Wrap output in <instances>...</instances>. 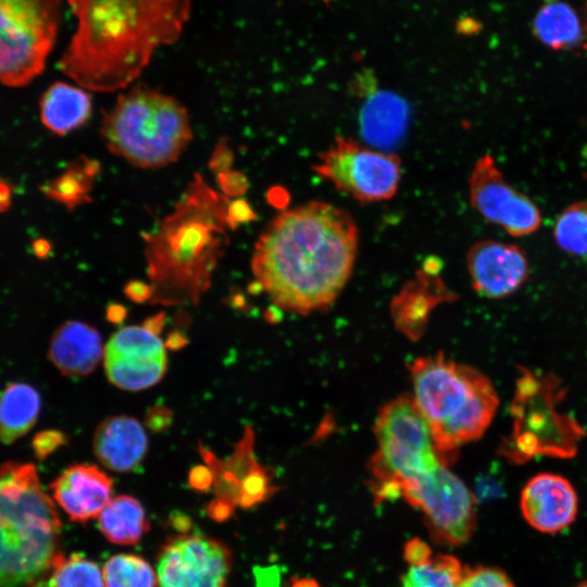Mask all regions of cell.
Masks as SVG:
<instances>
[{
  "instance_id": "obj_50",
  "label": "cell",
  "mask_w": 587,
  "mask_h": 587,
  "mask_svg": "<svg viewBox=\"0 0 587 587\" xmlns=\"http://www.w3.org/2000/svg\"><path fill=\"white\" fill-rule=\"evenodd\" d=\"M586 13H587V3H586Z\"/></svg>"
},
{
  "instance_id": "obj_20",
  "label": "cell",
  "mask_w": 587,
  "mask_h": 587,
  "mask_svg": "<svg viewBox=\"0 0 587 587\" xmlns=\"http://www.w3.org/2000/svg\"><path fill=\"white\" fill-rule=\"evenodd\" d=\"M434 260L421 268L415 278L409 282L394 301V316L397 325L413 337V325L420 333L426 314L441 297L447 295L444 283L438 276V264Z\"/></svg>"
},
{
  "instance_id": "obj_12",
  "label": "cell",
  "mask_w": 587,
  "mask_h": 587,
  "mask_svg": "<svg viewBox=\"0 0 587 587\" xmlns=\"http://www.w3.org/2000/svg\"><path fill=\"white\" fill-rule=\"evenodd\" d=\"M469 192L472 207L511 236H527L540 226L541 214L535 202L505 180L490 154L475 162Z\"/></svg>"
},
{
  "instance_id": "obj_10",
  "label": "cell",
  "mask_w": 587,
  "mask_h": 587,
  "mask_svg": "<svg viewBox=\"0 0 587 587\" xmlns=\"http://www.w3.org/2000/svg\"><path fill=\"white\" fill-rule=\"evenodd\" d=\"M422 512L432 538L444 546L465 544L476 525V500L449 466L442 465L409 486L401 496Z\"/></svg>"
},
{
  "instance_id": "obj_47",
  "label": "cell",
  "mask_w": 587,
  "mask_h": 587,
  "mask_svg": "<svg viewBox=\"0 0 587 587\" xmlns=\"http://www.w3.org/2000/svg\"><path fill=\"white\" fill-rule=\"evenodd\" d=\"M35 252L38 257H45L50 250V246L45 240H39L34 246Z\"/></svg>"
},
{
  "instance_id": "obj_19",
  "label": "cell",
  "mask_w": 587,
  "mask_h": 587,
  "mask_svg": "<svg viewBox=\"0 0 587 587\" xmlns=\"http://www.w3.org/2000/svg\"><path fill=\"white\" fill-rule=\"evenodd\" d=\"M254 434L245 427L241 439L226 460H220L212 451L199 445V451L213 474L215 500L233 510L239 503L240 487L245 478L260 464L253 452Z\"/></svg>"
},
{
  "instance_id": "obj_14",
  "label": "cell",
  "mask_w": 587,
  "mask_h": 587,
  "mask_svg": "<svg viewBox=\"0 0 587 587\" xmlns=\"http://www.w3.org/2000/svg\"><path fill=\"white\" fill-rule=\"evenodd\" d=\"M466 268L474 290L489 299H503L527 280L529 263L516 245L496 240L475 242L466 253Z\"/></svg>"
},
{
  "instance_id": "obj_35",
  "label": "cell",
  "mask_w": 587,
  "mask_h": 587,
  "mask_svg": "<svg viewBox=\"0 0 587 587\" xmlns=\"http://www.w3.org/2000/svg\"><path fill=\"white\" fill-rule=\"evenodd\" d=\"M226 218L229 230L235 232L241 224L254 221L257 214L251 204L241 197L229 201Z\"/></svg>"
},
{
  "instance_id": "obj_46",
  "label": "cell",
  "mask_w": 587,
  "mask_h": 587,
  "mask_svg": "<svg viewBox=\"0 0 587 587\" xmlns=\"http://www.w3.org/2000/svg\"><path fill=\"white\" fill-rule=\"evenodd\" d=\"M287 587H320L317 582L312 578H292Z\"/></svg>"
},
{
  "instance_id": "obj_37",
  "label": "cell",
  "mask_w": 587,
  "mask_h": 587,
  "mask_svg": "<svg viewBox=\"0 0 587 587\" xmlns=\"http://www.w3.org/2000/svg\"><path fill=\"white\" fill-rule=\"evenodd\" d=\"M172 411L163 404L152 405L147 411L145 416L146 426L154 433L167 430L172 424Z\"/></svg>"
},
{
  "instance_id": "obj_5",
  "label": "cell",
  "mask_w": 587,
  "mask_h": 587,
  "mask_svg": "<svg viewBox=\"0 0 587 587\" xmlns=\"http://www.w3.org/2000/svg\"><path fill=\"white\" fill-rule=\"evenodd\" d=\"M409 371L412 397L450 465L462 446L479 439L489 427L499 404L496 389L482 372L442 353L414 359Z\"/></svg>"
},
{
  "instance_id": "obj_25",
  "label": "cell",
  "mask_w": 587,
  "mask_h": 587,
  "mask_svg": "<svg viewBox=\"0 0 587 587\" xmlns=\"http://www.w3.org/2000/svg\"><path fill=\"white\" fill-rule=\"evenodd\" d=\"M101 172V163L86 155L72 161L65 171L47 182L40 190L49 199L73 211L92 201L93 184Z\"/></svg>"
},
{
  "instance_id": "obj_39",
  "label": "cell",
  "mask_w": 587,
  "mask_h": 587,
  "mask_svg": "<svg viewBox=\"0 0 587 587\" xmlns=\"http://www.w3.org/2000/svg\"><path fill=\"white\" fill-rule=\"evenodd\" d=\"M188 483L193 489L205 491L213 485V474L207 465H196L189 472Z\"/></svg>"
},
{
  "instance_id": "obj_40",
  "label": "cell",
  "mask_w": 587,
  "mask_h": 587,
  "mask_svg": "<svg viewBox=\"0 0 587 587\" xmlns=\"http://www.w3.org/2000/svg\"><path fill=\"white\" fill-rule=\"evenodd\" d=\"M430 547L419 538H413L404 546V559L408 564L422 561L432 555Z\"/></svg>"
},
{
  "instance_id": "obj_44",
  "label": "cell",
  "mask_w": 587,
  "mask_h": 587,
  "mask_svg": "<svg viewBox=\"0 0 587 587\" xmlns=\"http://www.w3.org/2000/svg\"><path fill=\"white\" fill-rule=\"evenodd\" d=\"M12 189L10 185L0 177V213L11 205Z\"/></svg>"
},
{
  "instance_id": "obj_29",
  "label": "cell",
  "mask_w": 587,
  "mask_h": 587,
  "mask_svg": "<svg viewBox=\"0 0 587 587\" xmlns=\"http://www.w3.org/2000/svg\"><path fill=\"white\" fill-rule=\"evenodd\" d=\"M48 578L51 587H105L99 565L79 553H61Z\"/></svg>"
},
{
  "instance_id": "obj_16",
  "label": "cell",
  "mask_w": 587,
  "mask_h": 587,
  "mask_svg": "<svg viewBox=\"0 0 587 587\" xmlns=\"http://www.w3.org/2000/svg\"><path fill=\"white\" fill-rule=\"evenodd\" d=\"M57 504L70 520L86 523L98 517L112 499L113 479L93 464H74L51 484Z\"/></svg>"
},
{
  "instance_id": "obj_49",
  "label": "cell",
  "mask_w": 587,
  "mask_h": 587,
  "mask_svg": "<svg viewBox=\"0 0 587 587\" xmlns=\"http://www.w3.org/2000/svg\"><path fill=\"white\" fill-rule=\"evenodd\" d=\"M323 1L328 2L329 0H323Z\"/></svg>"
},
{
  "instance_id": "obj_34",
  "label": "cell",
  "mask_w": 587,
  "mask_h": 587,
  "mask_svg": "<svg viewBox=\"0 0 587 587\" xmlns=\"http://www.w3.org/2000/svg\"><path fill=\"white\" fill-rule=\"evenodd\" d=\"M216 184L220 191L227 198H241L248 190V177L236 170L216 174Z\"/></svg>"
},
{
  "instance_id": "obj_33",
  "label": "cell",
  "mask_w": 587,
  "mask_h": 587,
  "mask_svg": "<svg viewBox=\"0 0 587 587\" xmlns=\"http://www.w3.org/2000/svg\"><path fill=\"white\" fill-rule=\"evenodd\" d=\"M67 438L64 433L57 429H46L37 433L32 441V448L35 457L43 460L54 452L58 448L64 446Z\"/></svg>"
},
{
  "instance_id": "obj_23",
  "label": "cell",
  "mask_w": 587,
  "mask_h": 587,
  "mask_svg": "<svg viewBox=\"0 0 587 587\" xmlns=\"http://www.w3.org/2000/svg\"><path fill=\"white\" fill-rule=\"evenodd\" d=\"M101 534L112 544H137L149 530L150 523L142 504L134 497L112 498L98 515Z\"/></svg>"
},
{
  "instance_id": "obj_28",
  "label": "cell",
  "mask_w": 587,
  "mask_h": 587,
  "mask_svg": "<svg viewBox=\"0 0 587 587\" xmlns=\"http://www.w3.org/2000/svg\"><path fill=\"white\" fill-rule=\"evenodd\" d=\"M105 587H159L157 572L141 557L114 554L104 563Z\"/></svg>"
},
{
  "instance_id": "obj_15",
  "label": "cell",
  "mask_w": 587,
  "mask_h": 587,
  "mask_svg": "<svg viewBox=\"0 0 587 587\" xmlns=\"http://www.w3.org/2000/svg\"><path fill=\"white\" fill-rule=\"evenodd\" d=\"M520 508L524 520L534 529L555 534L576 519L578 497L567 478L545 472L526 482L521 491Z\"/></svg>"
},
{
  "instance_id": "obj_26",
  "label": "cell",
  "mask_w": 587,
  "mask_h": 587,
  "mask_svg": "<svg viewBox=\"0 0 587 587\" xmlns=\"http://www.w3.org/2000/svg\"><path fill=\"white\" fill-rule=\"evenodd\" d=\"M407 108L395 95L376 93L362 113L363 135L372 142H391L403 130Z\"/></svg>"
},
{
  "instance_id": "obj_30",
  "label": "cell",
  "mask_w": 587,
  "mask_h": 587,
  "mask_svg": "<svg viewBox=\"0 0 587 587\" xmlns=\"http://www.w3.org/2000/svg\"><path fill=\"white\" fill-rule=\"evenodd\" d=\"M553 237L569 254L587 257V201L572 203L559 214Z\"/></svg>"
},
{
  "instance_id": "obj_36",
  "label": "cell",
  "mask_w": 587,
  "mask_h": 587,
  "mask_svg": "<svg viewBox=\"0 0 587 587\" xmlns=\"http://www.w3.org/2000/svg\"><path fill=\"white\" fill-rule=\"evenodd\" d=\"M234 164V152L227 143V138H221L209 159V168L215 175L233 170Z\"/></svg>"
},
{
  "instance_id": "obj_31",
  "label": "cell",
  "mask_w": 587,
  "mask_h": 587,
  "mask_svg": "<svg viewBox=\"0 0 587 587\" xmlns=\"http://www.w3.org/2000/svg\"><path fill=\"white\" fill-rule=\"evenodd\" d=\"M272 483V474L259 464L242 482L238 505L251 508L266 500L276 490Z\"/></svg>"
},
{
  "instance_id": "obj_9",
  "label": "cell",
  "mask_w": 587,
  "mask_h": 587,
  "mask_svg": "<svg viewBox=\"0 0 587 587\" xmlns=\"http://www.w3.org/2000/svg\"><path fill=\"white\" fill-rule=\"evenodd\" d=\"M312 170L354 200L367 203L394 198L401 180V160L394 153L367 148L354 139L335 137L317 154Z\"/></svg>"
},
{
  "instance_id": "obj_38",
  "label": "cell",
  "mask_w": 587,
  "mask_h": 587,
  "mask_svg": "<svg viewBox=\"0 0 587 587\" xmlns=\"http://www.w3.org/2000/svg\"><path fill=\"white\" fill-rule=\"evenodd\" d=\"M123 291L129 300L136 303L151 301L153 297L151 285L141 280H129L125 284Z\"/></svg>"
},
{
  "instance_id": "obj_1",
  "label": "cell",
  "mask_w": 587,
  "mask_h": 587,
  "mask_svg": "<svg viewBox=\"0 0 587 587\" xmlns=\"http://www.w3.org/2000/svg\"><path fill=\"white\" fill-rule=\"evenodd\" d=\"M359 230L349 212L310 201L277 214L259 235L251 271L273 303L297 314L328 309L355 263Z\"/></svg>"
},
{
  "instance_id": "obj_45",
  "label": "cell",
  "mask_w": 587,
  "mask_h": 587,
  "mask_svg": "<svg viewBox=\"0 0 587 587\" xmlns=\"http://www.w3.org/2000/svg\"><path fill=\"white\" fill-rule=\"evenodd\" d=\"M267 198L273 205L283 207L285 203L284 199L288 197L284 195L283 189L273 188L268 191Z\"/></svg>"
},
{
  "instance_id": "obj_48",
  "label": "cell",
  "mask_w": 587,
  "mask_h": 587,
  "mask_svg": "<svg viewBox=\"0 0 587 587\" xmlns=\"http://www.w3.org/2000/svg\"><path fill=\"white\" fill-rule=\"evenodd\" d=\"M576 587H587V579L579 583Z\"/></svg>"
},
{
  "instance_id": "obj_21",
  "label": "cell",
  "mask_w": 587,
  "mask_h": 587,
  "mask_svg": "<svg viewBox=\"0 0 587 587\" xmlns=\"http://www.w3.org/2000/svg\"><path fill=\"white\" fill-rule=\"evenodd\" d=\"M39 105L42 124L58 136L84 125L92 112V100L87 90L63 82L49 86Z\"/></svg>"
},
{
  "instance_id": "obj_18",
  "label": "cell",
  "mask_w": 587,
  "mask_h": 587,
  "mask_svg": "<svg viewBox=\"0 0 587 587\" xmlns=\"http://www.w3.org/2000/svg\"><path fill=\"white\" fill-rule=\"evenodd\" d=\"M103 351L101 336L95 327L67 321L53 333L48 358L64 376L82 377L97 369Z\"/></svg>"
},
{
  "instance_id": "obj_27",
  "label": "cell",
  "mask_w": 587,
  "mask_h": 587,
  "mask_svg": "<svg viewBox=\"0 0 587 587\" xmlns=\"http://www.w3.org/2000/svg\"><path fill=\"white\" fill-rule=\"evenodd\" d=\"M408 565L402 587H458L464 570L451 554H432Z\"/></svg>"
},
{
  "instance_id": "obj_11",
  "label": "cell",
  "mask_w": 587,
  "mask_h": 587,
  "mask_svg": "<svg viewBox=\"0 0 587 587\" xmlns=\"http://www.w3.org/2000/svg\"><path fill=\"white\" fill-rule=\"evenodd\" d=\"M232 562L220 540L198 533L175 535L157 557L159 587H227Z\"/></svg>"
},
{
  "instance_id": "obj_4",
  "label": "cell",
  "mask_w": 587,
  "mask_h": 587,
  "mask_svg": "<svg viewBox=\"0 0 587 587\" xmlns=\"http://www.w3.org/2000/svg\"><path fill=\"white\" fill-rule=\"evenodd\" d=\"M62 523L36 466L0 465V587H35L62 553Z\"/></svg>"
},
{
  "instance_id": "obj_22",
  "label": "cell",
  "mask_w": 587,
  "mask_h": 587,
  "mask_svg": "<svg viewBox=\"0 0 587 587\" xmlns=\"http://www.w3.org/2000/svg\"><path fill=\"white\" fill-rule=\"evenodd\" d=\"M40 412V396L30 385L11 383L0 396V440L10 445L27 434Z\"/></svg>"
},
{
  "instance_id": "obj_3",
  "label": "cell",
  "mask_w": 587,
  "mask_h": 587,
  "mask_svg": "<svg viewBox=\"0 0 587 587\" xmlns=\"http://www.w3.org/2000/svg\"><path fill=\"white\" fill-rule=\"evenodd\" d=\"M230 199L195 173L173 210L141 235L152 304H198L229 245Z\"/></svg>"
},
{
  "instance_id": "obj_13",
  "label": "cell",
  "mask_w": 587,
  "mask_h": 587,
  "mask_svg": "<svg viewBox=\"0 0 587 587\" xmlns=\"http://www.w3.org/2000/svg\"><path fill=\"white\" fill-rule=\"evenodd\" d=\"M103 360L109 380L129 391L157 385L167 370L164 342L142 326H125L114 333Z\"/></svg>"
},
{
  "instance_id": "obj_7",
  "label": "cell",
  "mask_w": 587,
  "mask_h": 587,
  "mask_svg": "<svg viewBox=\"0 0 587 587\" xmlns=\"http://www.w3.org/2000/svg\"><path fill=\"white\" fill-rule=\"evenodd\" d=\"M376 450L370 459V488L376 504L399 498L417 478L442 465L430 427L412 395L385 403L374 424Z\"/></svg>"
},
{
  "instance_id": "obj_8",
  "label": "cell",
  "mask_w": 587,
  "mask_h": 587,
  "mask_svg": "<svg viewBox=\"0 0 587 587\" xmlns=\"http://www.w3.org/2000/svg\"><path fill=\"white\" fill-rule=\"evenodd\" d=\"M62 0H0V83L21 87L41 74L61 22Z\"/></svg>"
},
{
  "instance_id": "obj_43",
  "label": "cell",
  "mask_w": 587,
  "mask_h": 587,
  "mask_svg": "<svg viewBox=\"0 0 587 587\" xmlns=\"http://www.w3.org/2000/svg\"><path fill=\"white\" fill-rule=\"evenodd\" d=\"M188 340L180 332L173 330L171 332L165 339V348L176 351L184 348L187 345Z\"/></svg>"
},
{
  "instance_id": "obj_42",
  "label": "cell",
  "mask_w": 587,
  "mask_h": 587,
  "mask_svg": "<svg viewBox=\"0 0 587 587\" xmlns=\"http://www.w3.org/2000/svg\"><path fill=\"white\" fill-rule=\"evenodd\" d=\"M164 323H165V313L159 312L146 319L142 324V327L154 335H159L163 329Z\"/></svg>"
},
{
  "instance_id": "obj_17",
  "label": "cell",
  "mask_w": 587,
  "mask_h": 587,
  "mask_svg": "<svg viewBox=\"0 0 587 587\" xmlns=\"http://www.w3.org/2000/svg\"><path fill=\"white\" fill-rule=\"evenodd\" d=\"M92 450L107 469L126 473L140 465L148 451V436L140 422L128 415L102 421L92 437Z\"/></svg>"
},
{
  "instance_id": "obj_41",
  "label": "cell",
  "mask_w": 587,
  "mask_h": 587,
  "mask_svg": "<svg viewBox=\"0 0 587 587\" xmlns=\"http://www.w3.org/2000/svg\"><path fill=\"white\" fill-rule=\"evenodd\" d=\"M107 320L115 325L122 324L126 316L127 310L120 303H110L105 311Z\"/></svg>"
},
{
  "instance_id": "obj_24",
  "label": "cell",
  "mask_w": 587,
  "mask_h": 587,
  "mask_svg": "<svg viewBox=\"0 0 587 587\" xmlns=\"http://www.w3.org/2000/svg\"><path fill=\"white\" fill-rule=\"evenodd\" d=\"M535 37L546 47L564 50L578 47L584 40V28L574 9L563 2H546L533 21Z\"/></svg>"
},
{
  "instance_id": "obj_32",
  "label": "cell",
  "mask_w": 587,
  "mask_h": 587,
  "mask_svg": "<svg viewBox=\"0 0 587 587\" xmlns=\"http://www.w3.org/2000/svg\"><path fill=\"white\" fill-rule=\"evenodd\" d=\"M458 587H515L508 574L498 567H464Z\"/></svg>"
},
{
  "instance_id": "obj_6",
  "label": "cell",
  "mask_w": 587,
  "mask_h": 587,
  "mask_svg": "<svg viewBox=\"0 0 587 587\" xmlns=\"http://www.w3.org/2000/svg\"><path fill=\"white\" fill-rule=\"evenodd\" d=\"M100 135L109 152L142 170L178 161L192 140L187 109L143 84L120 93L110 110L102 111Z\"/></svg>"
},
{
  "instance_id": "obj_2",
  "label": "cell",
  "mask_w": 587,
  "mask_h": 587,
  "mask_svg": "<svg viewBox=\"0 0 587 587\" xmlns=\"http://www.w3.org/2000/svg\"><path fill=\"white\" fill-rule=\"evenodd\" d=\"M76 29L60 70L87 91L125 90L179 37L190 0H67Z\"/></svg>"
}]
</instances>
